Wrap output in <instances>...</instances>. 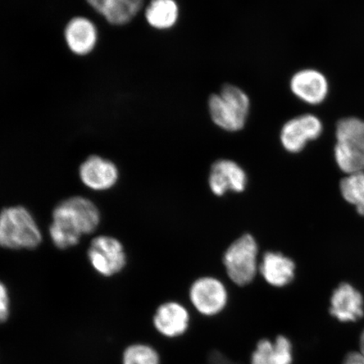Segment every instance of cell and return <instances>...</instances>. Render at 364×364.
Masks as SVG:
<instances>
[{"mask_svg": "<svg viewBox=\"0 0 364 364\" xmlns=\"http://www.w3.org/2000/svg\"><path fill=\"white\" fill-rule=\"evenodd\" d=\"M9 301L8 290L1 282H0V323L6 321L9 316Z\"/></svg>", "mask_w": 364, "mask_h": 364, "instance_id": "cell-22", "label": "cell"}, {"mask_svg": "<svg viewBox=\"0 0 364 364\" xmlns=\"http://www.w3.org/2000/svg\"><path fill=\"white\" fill-rule=\"evenodd\" d=\"M336 140L364 150V121L358 117H346L336 125Z\"/></svg>", "mask_w": 364, "mask_h": 364, "instance_id": "cell-19", "label": "cell"}, {"mask_svg": "<svg viewBox=\"0 0 364 364\" xmlns=\"http://www.w3.org/2000/svg\"><path fill=\"white\" fill-rule=\"evenodd\" d=\"M122 364H161V354L152 345L135 343L125 349Z\"/></svg>", "mask_w": 364, "mask_h": 364, "instance_id": "cell-21", "label": "cell"}, {"mask_svg": "<svg viewBox=\"0 0 364 364\" xmlns=\"http://www.w3.org/2000/svg\"><path fill=\"white\" fill-rule=\"evenodd\" d=\"M145 19L153 28L166 31L178 22L180 7L176 0H151L144 12Z\"/></svg>", "mask_w": 364, "mask_h": 364, "instance_id": "cell-17", "label": "cell"}, {"mask_svg": "<svg viewBox=\"0 0 364 364\" xmlns=\"http://www.w3.org/2000/svg\"><path fill=\"white\" fill-rule=\"evenodd\" d=\"M330 313L341 322H355L363 316V296L352 285L341 284L332 294Z\"/></svg>", "mask_w": 364, "mask_h": 364, "instance_id": "cell-12", "label": "cell"}, {"mask_svg": "<svg viewBox=\"0 0 364 364\" xmlns=\"http://www.w3.org/2000/svg\"><path fill=\"white\" fill-rule=\"evenodd\" d=\"M79 174L83 184L94 191L112 188L119 177L115 164L97 156L85 159L80 167Z\"/></svg>", "mask_w": 364, "mask_h": 364, "instance_id": "cell-11", "label": "cell"}, {"mask_svg": "<svg viewBox=\"0 0 364 364\" xmlns=\"http://www.w3.org/2000/svg\"><path fill=\"white\" fill-rule=\"evenodd\" d=\"M289 86L296 97L313 106L324 102L329 93L328 80L322 73L313 68L296 72Z\"/></svg>", "mask_w": 364, "mask_h": 364, "instance_id": "cell-9", "label": "cell"}, {"mask_svg": "<svg viewBox=\"0 0 364 364\" xmlns=\"http://www.w3.org/2000/svg\"><path fill=\"white\" fill-rule=\"evenodd\" d=\"M343 364H364V355L360 352H353L347 355Z\"/></svg>", "mask_w": 364, "mask_h": 364, "instance_id": "cell-23", "label": "cell"}, {"mask_svg": "<svg viewBox=\"0 0 364 364\" xmlns=\"http://www.w3.org/2000/svg\"><path fill=\"white\" fill-rule=\"evenodd\" d=\"M65 36L68 48L80 56L92 52L98 40L97 26L85 17H75L68 22Z\"/></svg>", "mask_w": 364, "mask_h": 364, "instance_id": "cell-14", "label": "cell"}, {"mask_svg": "<svg viewBox=\"0 0 364 364\" xmlns=\"http://www.w3.org/2000/svg\"><path fill=\"white\" fill-rule=\"evenodd\" d=\"M100 222L101 213L95 204L76 196L65 200L53 209L50 237L59 249L75 247L82 236L93 233Z\"/></svg>", "mask_w": 364, "mask_h": 364, "instance_id": "cell-1", "label": "cell"}, {"mask_svg": "<svg viewBox=\"0 0 364 364\" xmlns=\"http://www.w3.org/2000/svg\"><path fill=\"white\" fill-rule=\"evenodd\" d=\"M88 259L95 272L104 277L117 274L127 264L126 253L120 241L107 235H100L91 241Z\"/></svg>", "mask_w": 364, "mask_h": 364, "instance_id": "cell-6", "label": "cell"}, {"mask_svg": "<svg viewBox=\"0 0 364 364\" xmlns=\"http://www.w3.org/2000/svg\"><path fill=\"white\" fill-rule=\"evenodd\" d=\"M191 308L200 316H220L229 304L230 293L224 283L212 277H200L188 290Z\"/></svg>", "mask_w": 364, "mask_h": 364, "instance_id": "cell-5", "label": "cell"}, {"mask_svg": "<svg viewBox=\"0 0 364 364\" xmlns=\"http://www.w3.org/2000/svg\"><path fill=\"white\" fill-rule=\"evenodd\" d=\"M340 188L346 201L353 204L359 215L364 216V173L345 177L341 181Z\"/></svg>", "mask_w": 364, "mask_h": 364, "instance_id": "cell-20", "label": "cell"}, {"mask_svg": "<svg viewBox=\"0 0 364 364\" xmlns=\"http://www.w3.org/2000/svg\"><path fill=\"white\" fill-rule=\"evenodd\" d=\"M95 11L112 25H126L138 15L144 0H86Z\"/></svg>", "mask_w": 364, "mask_h": 364, "instance_id": "cell-16", "label": "cell"}, {"mask_svg": "<svg viewBox=\"0 0 364 364\" xmlns=\"http://www.w3.org/2000/svg\"><path fill=\"white\" fill-rule=\"evenodd\" d=\"M258 247L252 235H244L226 250L224 265L235 285L245 287L252 283L258 270Z\"/></svg>", "mask_w": 364, "mask_h": 364, "instance_id": "cell-4", "label": "cell"}, {"mask_svg": "<svg viewBox=\"0 0 364 364\" xmlns=\"http://www.w3.org/2000/svg\"><path fill=\"white\" fill-rule=\"evenodd\" d=\"M259 270L268 285L281 289L294 280L295 264L283 254L267 252L264 255Z\"/></svg>", "mask_w": 364, "mask_h": 364, "instance_id": "cell-15", "label": "cell"}, {"mask_svg": "<svg viewBox=\"0 0 364 364\" xmlns=\"http://www.w3.org/2000/svg\"><path fill=\"white\" fill-rule=\"evenodd\" d=\"M294 360L292 341L284 335L274 339L263 338L258 341L250 364H293Z\"/></svg>", "mask_w": 364, "mask_h": 364, "instance_id": "cell-13", "label": "cell"}, {"mask_svg": "<svg viewBox=\"0 0 364 364\" xmlns=\"http://www.w3.org/2000/svg\"><path fill=\"white\" fill-rule=\"evenodd\" d=\"M360 353L364 355V330L360 336Z\"/></svg>", "mask_w": 364, "mask_h": 364, "instance_id": "cell-24", "label": "cell"}, {"mask_svg": "<svg viewBox=\"0 0 364 364\" xmlns=\"http://www.w3.org/2000/svg\"><path fill=\"white\" fill-rule=\"evenodd\" d=\"M334 152L336 163L346 174L364 173V150L338 142Z\"/></svg>", "mask_w": 364, "mask_h": 364, "instance_id": "cell-18", "label": "cell"}, {"mask_svg": "<svg viewBox=\"0 0 364 364\" xmlns=\"http://www.w3.org/2000/svg\"><path fill=\"white\" fill-rule=\"evenodd\" d=\"M323 132L320 118L314 114H302L285 122L280 132V142L287 151L299 153Z\"/></svg>", "mask_w": 364, "mask_h": 364, "instance_id": "cell-7", "label": "cell"}, {"mask_svg": "<svg viewBox=\"0 0 364 364\" xmlns=\"http://www.w3.org/2000/svg\"><path fill=\"white\" fill-rule=\"evenodd\" d=\"M247 184V174L237 163L220 159L213 164L209 176V186L213 194L223 196L229 191L241 193Z\"/></svg>", "mask_w": 364, "mask_h": 364, "instance_id": "cell-10", "label": "cell"}, {"mask_svg": "<svg viewBox=\"0 0 364 364\" xmlns=\"http://www.w3.org/2000/svg\"><path fill=\"white\" fill-rule=\"evenodd\" d=\"M211 119L220 129L235 133L247 124L250 112L249 95L238 86L227 84L208 99Z\"/></svg>", "mask_w": 364, "mask_h": 364, "instance_id": "cell-2", "label": "cell"}, {"mask_svg": "<svg viewBox=\"0 0 364 364\" xmlns=\"http://www.w3.org/2000/svg\"><path fill=\"white\" fill-rule=\"evenodd\" d=\"M191 311L185 304L169 300L156 308L153 316V325L158 333L167 339L183 336L191 325Z\"/></svg>", "mask_w": 364, "mask_h": 364, "instance_id": "cell-8", "label": "cell"}, {"mask_svg": "<svg viewBox=\"0 0 364 364\" xmlns=\"http://www.w3.org/2000/svg\"><path fill=\"white\" fill-rule=\"evenodd\" d=\"M38 223L28 209L21 206L0 213V247L11 250L34 249L42 242Z\"/></svg>", "mask_w": 364, "mask_h": 364, "instance_id": "cell-3", "label": "cell"}]
</instances>
